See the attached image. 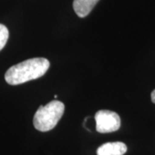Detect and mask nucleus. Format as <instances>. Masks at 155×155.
<instances>
[{"instance_id": "obj_6", "label": "nucleus", "mask_w": 155, "mask_h": 155, "mask_svg": "<svg viewBox=\"0 0 155 155\" xmlns=\"http://www.w3.org/2000/svg\"><path fill=\"white\" fill-rule=\"evenodd\" d=\"M9 38V30L4 24L0 23V51L5 48Z\"/></svg>"}, {"instance_id": "obj_1", "label": "nucleus", "mask_w": 155, "mask_h": 155, "mask_svg": "<svg viewBox=\"0 0 155 155\" xmlns=\"http://www.w3.org/2000/svg\"><path fill=\"white\" fill-rule=\"evenodd\" d=\"M46 58H33L12 66L5 73V81L11 85H17L42 77L49 68Z\"/></svg>"}, {"instance_id": "obj_4", "label": "nucleus", "mask_w": 155, "mask_h": 155, "mask_svg": "<svg viewBox=\"0 0 155 155\" xmlns=\"http://www.w3.org/2000/svg\"><path fill=\"white\" fill-rule=\"evenodd\" d=\"M127 146L123 142H108L100 146L97 150V155H123L127 152Z\"/></svg>"}, {"instance_id": "obj_2", "label": "nucleus", "mask_w": 155, "mask_h": 155, "mask_svg": "<svg viewBox=\"0 0 155 155\" xmlns=\"http://www.w3.org/2000/svg\"><path fill=\"white\" fill-rule=\"evenodd\" d=\"M65 111V105L58 100H54L47 105H41L33 119L35 127L41 132L52 130L61 119Z\"/></svg>"}, {"instance_id": "obj_7", "label": "nucleus", "mask_w": 155, "mask_h": 155, "mask_svg": "<svg viewBox=\"0 0 155 155\" xmlns=\"http://www.w3.org/2000/svg\"><path fill=\"white\" fill-rule=\"evenodd\" d=\"M151 100L153 104H155V90H153L151 93Z\"/></svg>"}, {"instance_id": "obj_5", "label": "nucleus", "mask_w": 155, "mask_h": 155, "mask_svg": "<svg viewBox=\"0 0 155 155\" xmlns=\"http://www.w3.org/2000/svg\"><path fill=\"white\" fill-rule=\"evenodd\" d=\"M99 0H73V10L79 17L88 16Z\"/></svg>"}, {"instance_id": "obj_3", "label": "nucleus", "mask_w": 155, "mask_h": 155, "mask_svg": "<svg viewBox=\"0 0 155 155\" xmlns=\"http://www.w3.org/2000/svg\"><path fill=\"white\" fill-rule=\"evenodd\" d=\"M95 121L96 129L101 134L117 131L121 126V118L119 115L111 110H98L95 115Z\"/></svg>"}]
</instances>
